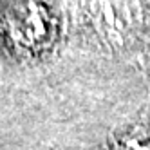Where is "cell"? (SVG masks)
I'll list each match as a JSON object with an SVG mask.
<instances>
[{"instance_id":"2","label":"cell","mask_w":150,"mask_h":150,"mask_svg":"<svg viewBox=\"0 0 150 150\" xmlns=\"http://www.w3.org/2000/svg\"><path fill=\"white\" fill-rule=\"evenodd\" d=\"M107 150H150V125H132L117 134Z\"/></svg>"},{"instance_id":"1","label":"cell","mask_w":150,"mask_h":150,"mask_svg":"<svg viewBox=\"0 0 150 150\" xmlns=\"http://www.w3.org/2000/svg\"><path fill=\"white\" fill-rule=\"evenodd\" d=\"M91 20L98 35L110 45H123L141 25V11L134 0H92Z\"/></svg>"}]
</instances>
